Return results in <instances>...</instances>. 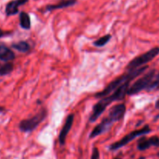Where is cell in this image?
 <instances>
[{
	"label": "cell",
	"mask_w": 159,
	"mask_h": 159,
	"mask_svg": "<svg viewBox=\"0 0 159 159\" xmlns=\"http://www.w3.org/2000/svg\"><path fill=\"white\" fill-rule=\"evenodd\" d=\"M4 111H5V109L3 108V107H0V113H3Z\"/></svg>",
	"instance_id": "44dd1931"
},
{
	"label": "cell",
	"mask_w": 159,
	"mask_h": 159,
	"mask_svg": "<svg viewBox=\"0 0 159 159\" xmlns=\"http://www.w3.org/2000/svg\"><path fill=\"white\" fill-rule=\"evenodd\" d=\"M13 71V64L12 62H5L0 64V76L7 75Z\"/></svg>",
	"instance_id": "9a60e30c"
},
{
	"label": "cell",
	"mask_w": 159,
	"mask_h": 159,
	"mask_svg": "<svg viewBox=\"0 0 159 159\" xmlns=\"http://www.w3.org/2000/svg\"><path fill=\"white\" fill-rule=\"evenodd\" d=\"M47 115H48V111L46 109H41L37 114L32 117L20 121L19 124V129L20 131L24 133L34 131L40 125L41 123L45 120V118L47 117Z\"/></svg>",
	"instance_id": "277c9868"
},
{
	"label": "cell",
	"mask_w": 159,
	"mask_h": 159,
	"mask_svg": "<svg viewBox=\"0 0 159 159\" xmlns=\"http://www.w3.org/2000/svg\"><path fill=\"white\" fill-rule=\"evenodd\" d=\"M114 159H121L120 158H115Z\"/></svg>",
	"instance_id": "cb8c5ba5"
},
{
	"label": "cell",
	"mask_w": 159,
	"mask_h": 159,
	"mask_svg": "<svg viewBox=\"0 0 159 159\" xmlns=\"http://www.w3.org/2000/svg\"><path fill=\"white\" fill-rule=\"evenodd\" d=\"M157 79H159V73H158V75H157Z\"/></svg>",
	"instance_id": "603a6c76"
},
{
	"label": "cell",
	"mask_w": 159,
	"mask_h": 159,
	"mask_svg": "<svg viewBox=\"0 0 159 159\" xmlns=\"http://www.w3.org/2000/svg\"><path fill=\"white\" fill-rule=\"evenodd\" d=\"M4 35H6V33H5L2 30L0 29V38H1V37H2Z\"/></svg>",
	"instance_id": "d6986e66"
},
{
	"label": "cell",
	"mask_w": 159,
	"mask_h": 159,
	"mask_svg": "<svg viewBox=\"0 0 159 159\" xmlns=\"http://www.w3.org/2000/svg\"><path fill=\"white\" fill-rule=\"evenodd\" d=\"M155 108L157 109V110H159V99H157V101H156V102H155Z\"/></svg>",
	"instance_id": "ffe728a7"
},
{
	"label": "cell",
	"mask_w": 159,
	"mask_h": 159,
	"mask_svg": "<svg viewBox=\"0 0 159 159\" xmlns=\"http://www.w3.org/2000/svg\"><path fill=\"white\" fill-rule=\"evenodd\" d=\"M20 25L23 29L29 30L31 27V18L27 12H21L20 13Z\"/></svg>",
	"instance_id": "4fadbf2b"
},
{
	"label": "cell",
	"mask_w": 159,
	"mask_h": 159,
	"mask_svg": "<svg viewBox=\"0 0 159 159\" xmlns=\"http://www.w3.org/2000/svg\"><path fill=\"white\" fill-rule=\"evenodd\" d=\"M13 49L17 50V51H20L21 53H26L27 51H30V45L26 41H19L17 43H13L11 45Z\"/></svg>",
	"instance_id": "5bb4252c"
},
{
	"label": "cell",
	"mask_w": 159,
	"mask_h": 159,
	"mask_svg": "<svg viewBox=\"0 0 159 159\" xmlns=\"http://www.w3.org/2000/svg\"><path fill=\"white\" fill-rule=\"evenodd\" d=\"M151 132V127H149V125H145L144 127H142L141 129H139V130H135L133 131L130 132L129 134H126L124 138H123L122 139H120L119 141H116V142L113 143V144H111L109 146V150L110 151H116L118 149L124 147L126 144H129L130 141H132V140H134L135 138H137V137L140 136H144V135L150 134Z\"/></svg>",
	"instance_id": "52a82bcc"
},
{
	"label": "cell",
	"mask_w": 159,
	"mask_h": 159,
	"mask_svg": "<svg viewBox=\"0 0 159 159\" xmlns=\"http://www.w3.org/2000/svg\"><path fill=\"white\" fill-rule=\"evenodd\" d=\"M131 81L125 82L123 85L118 87L115 91H114L112 94L108 95L104 98H101L93 107L92 110V113L89 118V122L93 123L98 120V118L104 113V110H106L108 107L112 102L115 101L123 100L125 96L127 95V90L129 87Z\"/></svg>",
	"instance_id": "6da1fadb"
},
{
	"label": "cell",
	"mask_w": 159,
	"mask_h": 159,
	"mask_svg": "<svg viewBox=\"0 0 159 159\" xmlns=\"http://www.w3.org/2000/svg\"><path fill=\"white\" fill-rule=\"evenodd\" d=\"M151 146L159 147V137L153 136L147 138L145 136H142L137 141V148L139 151H145L150 148Z\"/></svg>",
	"instance_id": "9c48e42d"
},
{
	"label": "cell",
	"mask_w": 159,
	"mask_h": 159,
	"mask_svg": "<svg viewBox=\"0 0 159 159\" xmlns=\"http://www.w3.org/2000/svg\"><path fill=\"white\" fill-rule=\"evenodd\" d=\"M126 107L124 103L117 104L111 107L109 110L108 116L101 121L99 124L96 126L91 133L90 134L89 138L90 139L94 138L99 136L101 134L104 133L110 129L112 124L115 122H118L123 119L125 114H126Z\"/></svg>",
	"instance_id": "7a4b0ae2"
},
{
	"label": "cell",
	"mask_w": 159,
	"mask_h": 159,
	"mask_svg": "<svg viewBox=\"0 0 159 159\" xmlns=\"http://www.w3.org/2000/svg\"><path fill=\"white\" fill-rule=\"evenodd\" d=\"M15 57L13 51L5 43L0 42V60L4 62H11L15 59Z\"/></svg>",
	"instance_id": "8fae6325"
},
{
	"label": "cell",
	"mask_w": 159,
	"mask_h": 159,
	"mask_svg": "<svg viewBox=\"0 0 159 159\" xmlns=\"http://www.w3.org/2000/svg\"><path fill=\"white\" fill-rule=\"evenodd\" d=\"M159 54V48L156 47V48H152L150 51H147V52L143 53V54H140V56H137L135 58L131 60L129 62L127 65H126V70L127 71H132V70L137 69V68H140V67L144 66L147 63L152 61L154 57H157Z\"/></svg>",
	"instance_id": "8992f818"
},
{
	"label": "cell",
	"mask_w": 159,
	"mask_h": 159,
	"mask_svg": "<svg viewBox=\"0 0 159 159\" xmlns=\"http://www.w3.org/2000/svg\"><path fill=\"white\" fill-rule=\"evenodd\" d=\"M157 89H159V79H157V78L156 77V79H154L153 82L150 84V85L148 86V88L147 89L146 91L151 92L153 91V90Z\"/></svg>",
	"instance_id": "e0dca14e"
},
{
	"label": "cell",
	"mask_w": 159,
	"mask_h": 159,
	"mask_svg": "<svg viewBox=\"0 0 159 159\" xmlns=\"http://www.w3.org/2000/svg\"><path fill=\"white\" fill-rule=\"evenodd\" d=\"M76 2H77V0H61V1L55 3V4L48 5V6H45V12H48V11L50 12V11L55 10V9L70 7V6H74Z\"/></svg>",
	"instance_id": "7c38bea8"
},
{
	"label": "cell",
	"mask_w": 159,
	"mask_h": 159,
	"mask_svg": "<svg viewBox=\"0 0 159 159\" xmlns=\"http://www.w3.org/2000/svg\"><path fill=\"white\" fill-rule=\"evenodd\" d=\"M73 121H74V114L70 113V114L67 116L65 124L62 126L60 133H59V141L60 145H64L65 144V140H66L67 135L70 133V130H71L72 127H73Z\"/></svg>",
	"instance_id": "ba28073f"
},
{
	"label": "cell",
	"mask_w": 159,
	"mask_h": 159,
	"mask_svg": "<svg viewBox=\"0 0 159 159\" xmlns=\"http://www.w3.org/2000/svg\"><path fill=\"white\" fill-rule=\"evenodd\" d=\"M100 158V152L98 148L94 147L92 151V155L90 159H99Z\"/></svg>",
	"instance_id": "ac0fdd59"
},
{
	"label": "cell",
	"mask_w": 159,
	"mask_h": 159,
	"mask_svg": "<svg viewBox=\"0 0 159 159\" xmlns=\"http://www.w3.org/2000/svg\"><path fill=\"white\" fill-rule=\"evenodd\" d=\"M147 65H145V66L140 67V68L135 70H132V71H128L126 73H124L122 75L116 78L115 80L112 81L102 91L99 92V93H97L94 95V97L97 98V99H101V98H104L105 96H108V95L112 94L114 91H115L118 87L123 85L125 82H128V81L133 80L136 78H137L140 75L143 74L147 69Z\"/></svg>",
	"instance_id": "3957f363"
},
{
	"label": "cell",
	"mask_w": 159,
	"mask_h": 159,
	"mask_svg": "<svg viewBox=\"0 0 159 159\" xmlns=\"http://www.w3.org/2000/svg\"><path fill=\"white\" fill-rule=\"evenodd\" d=\"M138 159H145V157H143V156L140 157V158H139Z\"/></svg>",
	"instance_id": "7402d4cb"
},
{
	"label": "cell",
	"mask_w": 159,
	"mask_h": 159,
	"mask_svg": "<svg viewBox=\"0 0 159 159\" xmlns=\"http://www.w3.org/2000/svg\"><path fill=\"white\" fill-rule=\"evenodd\" d=\"M155 69L151 70L147 74L143 75L141 78L137 79L132 85H129L127 90L128 96H133L138 94L142 90H147L150 84L155 78Z\"/></svg>",
	"instance_id": "5b68a950"
},
{
	"label": "cell",
	"mask_w": 159,
	"mask_h": 159,
	"mask_svg": "<svg viewBox=\"0 0 159 159\" xmlns=\"http://www.w3.org/2000/svg\"><path fill=\"white\" fill-rule=\"evenodd\" d=\"M29 0H12L6 4L5 12L7 16H14L19 12V7L26 4Z\"/></svg>",
	"instance_id": "30bf717a"
},
{
	"label": "cell",
	"mask_w": 159,
	"mask_h": 159,
	"mask_svg": "<svg viewBox=\"0 0 159 159\" xmlns=\"http://www.w3.org/2000/svg\"><path fill=\"white\" fill-rule=\"evenodd\" d=\"M111 38H112V35H111V34H106V35L103 36V37H100L99 39L95 40V41L94 42V45L95 47H98V48L104 47V45H106L108 43V41L111 40Z\"/></svg>",
	"instance_id": "2e32d148"
}]
</instances>
